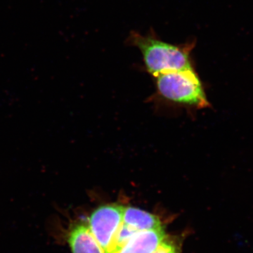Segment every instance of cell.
Wrapping results in <instances>:
<instances>
[{
    "label": "cell",
    "instance_id": "1",
    "mask_svg": "<svg viewBox=\"0 0 253 253\" xmlns=\"http://www.w3.org/2000/svg\"><path fill=\"white\" fill-rule=\"evenodd\" d=\"M129 41L140 50L146 70L154 77L192 68L190 59L192 44L174 45L158 39L154 34L142 36L136 32L129 35Z\"/></svg>",
    "mask_w": 253,
    "mask_h": 253
},
{
    "label": "cell",
    "instance_id": "2",
    "mask_svg": "<svg viewBox=\"0 0 253 253\" xmlns=\"http://www.w3.org/2000/svg\"><path fill=\"white\" fill-rule=\"evenodd\" d=\"M156 78L158 91L166 99L199 108L209 105L202 83L193 68L163 73Z\"/></svg>",
    "mask_w": 253,
    "mask_h": 253
},
{
    "label": "cell",
    "instance_id": "3",
    "mask_svg": "<svg viewBox=\"0 0 253 253\" xmlns=\"http://www.w3.org/2000/svg\"><path fill=\"white\" fill-rule=\"evenodd\" d=\"M125 208L117 204L103 205L96 208L88 219L91 233L106 253L111 249L122 225Z\"/></svg>",
    "mask_w": 253,
    "mask_h": 253
},
{
    "label": "cell",
    "instance_id": "4",
    "mask_svg": "<svg viewBox=\"0 0 253 253\" xmlns=\"http://www.w3.org/2000/svg\"><path fill=\"white\" fill-rule=\"evenodd\" d=\"M72 253H106L89 229L83 221H73L63 232Z\"/></svg>",
    "mask_w": 253,
    "mask_h": 253
},
{
    "label": "cell",
    "instance_id": "5",
    "mask_svg": "<svg viewBox=\"0 0 253 253\" xmlns=\"http://www.w3.org/2000/svg\"><path fill=\"white\" fill-rule=\"evenodd\" d=\"M166 236L164 229L139 231L121 249L109 253H152Z\"/></svg>",
    "mask_w": 253,
    "mask_h": 253
},
{
    "label": "cell",
    "instance_id": "6",
    "mask_svg": "<svg viewBox=\"0 0 253 253\" xmlns=\"http://www.w3.org/2000/svg\"><path fill=\"white\" fill-rule=\"evenodd\" d=\"M123 222L136 231L163 229L162 221L157 215L131 206L125 208Z\"/></svg>",
    "mask_w": 253,
    "mask_h": 253
},
{
    "label": "cell",
    "instance_id": "7",
    "mask_svg": "<svg viewBox=\"0 0 253 253\" xmlns=\"http://www.w3.org/2000/svg\"><path fill=\"white\" fill-rule=\"evenodd\" d=\"M152 253H181V244L174 238L167 236Z\"/></svg>",
    "mask_w": 253,
    "mask_h": 253
}]
</instances>
